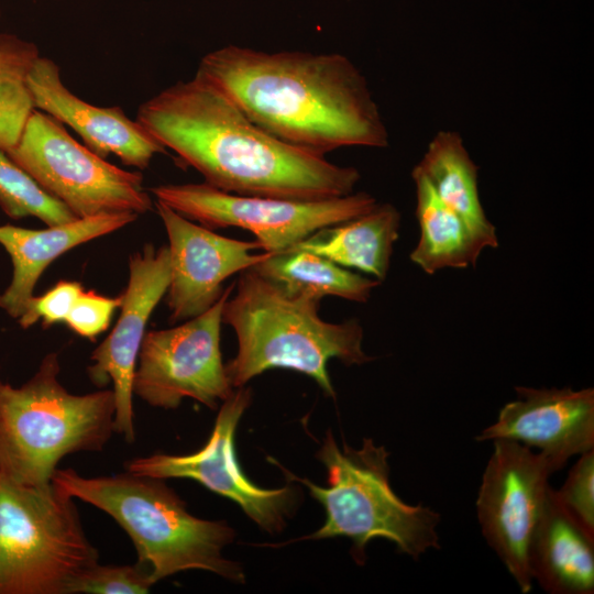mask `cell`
<instances>
[{"instance_id": "30bf717a", "label": "cell", "mask_w": 594, "mask_h": 594, "mask_svg": "<svg viewBox=\"0 0 594 594\" xmlns=\"http://www.w3.org/2000/svg\"><path fill=\"white\" fill-rule=\"evenodd\" d=\"M234 287L235 282L212 307L185 323L145 333L133 395L164 409L177 408L185 398L215 409L233 393L222 361L220 331L223 306Z\"/></svg>"}, {"instance_id": "4316f807", "label": "cell", "mask_w": 594, "mask_h": 594, "mask_svg": "<svg viewBox=\"0 0 594 594\" xmlns=\"http://www.w3.org/2000/svg\"><path fill=\"white\" fill-rule=\"evenodd\" d=\"M82 290L79 282L59 280L43 295L33 296L29 300L25 311L19 318L20 326L26 329L40 319L44 328L64 322Z\"/></svg>"}, {"instance_id": "484cf974", "label": "cell", "mask_w": 594, "mask_h": 594, "mask_svg": "<svg viewBox=\"0 0 594 594\" xmlns=\"http://www.w3.org/2000/svg\"><path fill=\"white\" fill-rule=\"evenodd\" d=\"M556 495L571 516L594 537V449L582 454Z\"/></svg>"}, {"instance_id": "4fadbf2b", "label": "cell", "mask_w": 594, "mask_h": 594, "mask_svg": "<svg viewBox=\"0 0 594 594\" xmlns=\"http://www.w3.org/2000/svg\"><path fill=\"white\" fill-rule=\"evenodd\" d=\"M170 279L167 245L145 244L131 255L129 280L121 294V312L108 337L94 350L88 366L90 381L98 387L113 385L114 433L134 442L133 376L147 321L166 295Z\"/></svg>"}, {"instance_id": "9c48e42d", "label": "cell", "mask_w": 594, "mask_h": 594, "mask_svg": "<svg viewBox=\"0 0 594 594\" xmlns=\"http://www.w3.org/2000/svg\"><path fill=\"white\" fill-rule=\"evenodd\" d=\"M156 200L211 230L240 228L252 232L260 249L284 252L328 226L363 215L377 205L365 191L297 200L242 196L202 184H165L150 189Z\"/></svg>"}, {"instance_id": "d6986e66", "label": "cell", "mask_w": 594, "mask_h": 594, "mask_svg": "<svg viewBox=\"0 0 594 594\" xmlns=\"http://www.w3.org/2000/svg\"><path fill=\"white\" fill-rule=\"evenodd\" d=\"M400 213L392 204H378L350 220L324 227L288 250L321 255L343 267L371 274L383 282L398 239ZM287 251V250H286Z\"/></svg>"}, {"instance_id": "5b68a950", "label": "cell", "mask_w": 594, "mask_h": 594, "mask_svg": "<svg viewBox=\"0 0 594 594\" xmlns=\"http://www.w3.org/2000/svg\"><path fill=\"white\" fill-rule=\"evenodd\" d=\"M56 352L21 386L0 378V476L48 486L58 463L78 452H100L114 433L112 389L73 394L59 381Z\"/></svg>"}, {"instance_id": "ba28073f", "label": "cell", "mask_w": 594, "mask_h": 594, "mask_svg": "<svg viewBox=\"0 0 594 594\" xmlns=\"http://www.w3.org/2000/svg\"><path fill=\"white\" fill-rule=\"evenodd\" d=\"M6 153L78 219L141 215L153 207L141 173L108 163L73 139L62 122L37 109Z\"/></svg>"}, {"instance_id": "7c38bea8", "label": "cell", "mask_w": 594, "mask_h": 594, "mask_svg": "<svg viewBox=\"0 0 594 594\" xmlns=\"http://www.w3.org/2000/svg\"><path fill=\"white\" fill-rule=\"evenodd\" d=\"M251 399L250 388H235L223 400L211 436L200 450L186 455L155 453L134 458L125 463V471L162 480L197 481L237 503L264 530H282L296 506V487L289 484L280 488H262L245 476L237 460L235 430Z\"/></svg>"}, {"instance_id": "d4e9b609", "label": "cell", "mask_w": 594, "mask_h": 594, "mask_svg": "<svg viewBox=\"0 0 594 594\" xmlns=\"http://www.w3.org/2000/svg\"><path fill=\"white\" fill-rule=\"evenodd\" d=\"M153 585L148 570L138 561L123 565L98 562L72 584L68 594H143Z\"/></svg>"}, {"instance_id": "44dd1931", "label": "cell", "mask_w": 594, "mask_h": 594, "mask_svg": "<svg viewBox=\"0 0 594 594\" xmlns=\"http://www.w3.org/2000/svg\"><path fill=\"white\" fill-rule=\"evenodd\" d=\"M251 268L288 296L318 301L336 296L366 302L373 289L381 284L375 278L348 271L321 255L302 250L271 254Z\"/></svg>"}, {"instance_id": "5bb4252c", "label": "cell", "mask_w": 594, "mask_h": 594, "mask_svg": "<svg viewBox=\"0 0 594 594\" xmlns=\"http://www.w3.org/2000/svg\"><path fill=\"white\" fill-rule=\"evenodd\" d=\"M167 237L170 279L166 302L172 322L195 318L212 307L223 294V282L267 258L272 253H252L254 241L222 237L213 230L155 201Z\"/></svg>"}, {"instance_id": "7402d4cb", "label": "cell", "mask_w": 594, "mask_h": 594, "mask_svg": "<svg viewBox=\"0 0 594 594\" xmlns=\"http://www.w3.org/2000/svg\"><path fill=\"white\" fill-rule=\"evenodd\" d=\"M420 234L410 260L427 274L475 265L483 251L463 220L437 196L422 175L413 172Z\"/></svg>"}, {"instance_id": "8fae6325", "label": "cell", "mask_w": 594, "mask_h": 594, "mask_svg": "<svg viewBox=\"0 0 594 594\" xmlns=\"http://www.w3.org/2000/svg\"><path fill=\"white\" fill-rule=\"evenodd\" d=\"M476 498L482 535L520 592L531 591L527 549L557 466L519 442L496 439Z\"/></svg>"}, {"instance_id": "e0dca14e", "label": "cell", "mask_w": 594, "mask_h": 594, "mask_svg": "<svg viewBox=\"0 0 594 594\" xmlns=\"http://www.w3.org/2000/svg\"><path fill=\"white\" fill-rule=\"evenodd\" d=\"M138 216L105 213L41 230L0 226V244L13 266L11 282L0 295V308L19 319L33 297L37 280L52 262L73 248L123 228Z\"/></svg>"}, {"instance_id": "603a6c76", "label": "cell", "mask_w": 594, "mask_h": 594, "mask_svg": "<svg viewBox=\"0 0 594 594\" xmlns=\"http://www.w3.org/2000/svg\"><path fill=\"white\" fill-rule=\"evenodd\" d=\"M40 56L37 46L11 33L0 34V150L12 148L35 110L28 84Z\"/></svg>"}, {"instance_id": "ac0fdd59", "label": "cell", "mask_w": 594, "mask_h": 594, "mask_svg": "<svg viewBox=\"0 0 594 594\" xmlns=\"http://www.w3.org/2000/svg\"><path fill=\"white\" fill-rule=\"evenodd\" d=\"M528 571L551 594L594 592V537L564 508L549 485L527 549Z\"/></svg>"}, {"instance_id": "277c9868", "label": "cell", "mask_w": 594, "mask_h": 594, "mask_svg": "<svg viewBox=\"0 0 594 594\" xmlns=\"http://www.w3.org/2000/svg\"><path fill=\"white\" fill-rule=\"evenodd\" d=\"M165 480L130 472L87 477L56 469L57 488L108 514L130 537L138 562L154 584L187 570H204L244 582L242 568L222 556L235 531L226 520L195 517Z\"/></svg>"}, {"instance_id": "7a4b0ae2", "label": "cell", "mask_w": 594, "mask_h": 594, "mask_svg": "<svg viewBox=\"0 0 594 594\" xmlns=\"http://www.w3.org/2000/svg\"><path fill=\"white\" fill-rule=\"evenodd\" d=\"M136 120L207 185L226 193L320 200L352 194L361 178L355 167L274 138L196 74L144 101Z\"/></svg>"}, {"instance_id": "cb8c5ba5", "label": "cell", "mask_w": 594, "mask_h": 594, "mask_svg": "<svg viewBox=\"0 0 594 594\" xmlns=\"http://www.w3.org/2000/svg\"><path fill=\"white\" fill-rule=\"evenodd\" d=\"M0 208L12 219L34 217L47 227L78 218L0 150Z\"/></svg>"}, {"instance_id": "2e32d148", "label": "cell", "mask_w": 594, "mask_h": 594, "mask_svg": "<svg viewBox=\"0 0 594 594\" xmlns=\"http://www.w3.org/2000/svg\"><path fill=\"white\" fill-rule=\"evenodd\" d=\"M28 84L35 109L70 127L88 148L103 158L112 154L128 166L144 169L154 155L167 152L120 107H97L74 95L63 84L59 66L48 57L36 58Z\"/></svg>"}, {"instance_id": "3957f363", "label": "cell", "mask_w": 594, "mask_h": 594, "mask_svg": "<svg viewBox=\"0 0 594 594\" xmlns=\"http://www.w3.org/2000/svg\"><path fill=\"white\" fill-rule=\"evenodd\" d=\"M235 287L222 310V323L238 339L237 355L224 364L234 389L267 370L285 369L309 376L334 398L328 362L361 365L374 359L363 350L356 319L324 321L318 315L320 301L288 296L252 268L241 272Z\"/></svg>"}, {"instance_id": "83f0119b", "label": "cell", "mask_w": 594, "mask_h": 594, "mask_svg": "<svg viewBox=\"0 0 594 594\" xmlns=\"http://www.w3.org/2000/svg\"><path fill=\"white\" fill-rule=\"evenodd\" d=\"M121 302V295L107 297L95 290L84 289L64 322L80 337L94 340L109 328L112 316Z\"/></svg>"}, {"instance_id": "52a82bcc", "label": "cell", "mask_w": 594, "mask_h": 594, "mask_svg": "<svg viewBox=\"0 0 594 594\" xmlns=\"http://www.w3.org/2000/svg\"><path fill=\"white\" fill-rule=\"evenodd\" d=\"M74 501L0 476V594H68L99 562Z\"/></svg>"}, {"instance_id": "8992f818", "label": "cell", "mask_w": 594, "mask_h": 594, "mask_svg": "<svg viewBox=\"0 0 594 594\" xmlns=\"http://www.w3.org/2000/svg\"><path fill=\"white\" fill-rule=\"evenodd\" d=\"M389 453L372 439L356 449L345 442L342 449L327 432L317 459L327 470L328 487L299 477L273 459L290 482L308 487L326 510V521L305 539L345 537L352 541L351 554L358 564L366 560L367 543L377 538L395 543L397 550L414 560L430 549H440L437 527L439 513L421 504L402 501L389 483Z\"/></svg>"}, {"instance_id": "9a60e30c", "label": "cell", "mask_w": 594, "mask_h": 594, "mask_svg": "<svg viewBox=\"0 0 594 594\" xmlns=\"http://www.w3.org/2000/svg\"><path fill=\"white\" fill-rule=\"evenodd\" d=\"M517 398L476 441L507 439L535 447L561 470L568 460L594 449V389L515 386Z\"/></svg>"}, {"instance_id": "ffe728a7", "label": "cell", "mask_w": 594, "mask_h": 594, "mask_svg": "<svg viewBox=\"0 0 594 594\" xmlns=\"http://www.w3.org/2000/svg\"><path fill=\"white\" fill-rule=\"evenodd\" d=\"M413 172L427 178L441 201L463 220L482 250L498 245L495 227L480 200L477 167L458 132L439 131Z\"/></svg>"}, {"instance_id": "6da1fadb", "label": "cell", "mask_w": 594, "mask_h": 594, "mask_svg": "<svg viewBox=\"0 0 594 594\" xmlns=\"http://www.w3.org/2000/svg\"><path fill=\"white\" fill-rule=\"evenodd\" d=\"M196 75L254 124L310 153L388 146L387 128L364 75L340 53L227 45L207 53Z\"/></svg>"}]
</instances>
